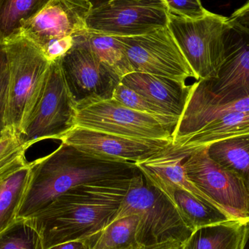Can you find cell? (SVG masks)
<instances>
[{
    "label": "cell",
    "instance_id": "2",
    "mask_svg": "<svg viewBox=\"0 0 249 249\" xmlns=\"http://www.w3.org/2000/svg\"><path fill=\"white\" fill-rule=\"evenodd\" d=\"M27 188L18 218H26L76 186L98 180L133 177L136 164L114 160L62 142L58 149L29 162Z\"/></svg>",
    "mask_w": 249,
    "mask_h": 249
},
{
    "label": "cell",
    "instance_id": "29",
    "mask_svg": "<svg viewBox=\"0 0 249 249\" xmlns=\"http://www.w3.org/2000/svg\"><path fill=\"white\" fill-rule=\"evenodd\" d=\"M9 67L4 45H0V134L8 129L6 124L8 101Z\"/></svg>",
    "mask_w": 249,
    "mask_h": 249
},
{
    "label": "cell",
    "instance_id": "5",
    "mask_svg": "<svg viewBox=\"0 0 249 249\" xmlns=\"http://www.w3.org/2000/svg\"><path fill=\"white\" fill-rule=\"evenodd\" d=\"M77 114L78 108L66 83L59 59L53 61L18 138L28 149L45 139L61 141L77 127Z\"/></svg>",
    "mask_w": 249,
    "mask_h": 249
},
{
    "label": "cell",
    "instance_id": "9",
    "mask_svg": "<svg viewBox=\"0 0 249 249\" xmlns=\"http://www.w3.org/2000/svg\"><path fill=\"white\" fill-rule=\"evenodd\" d=\"M113 36L122 44L133 72L184 82L188 78L197 80L168 26L136 36Z\"/></svg>",
    "mask_w": 249,
    "mask_h": 249
},
{
    "label": "cell",
    "instance_id": "1",
    "mask_svg": "<svg viewBox=\"0 0 249 249\" xmlns=\"http://www.w3.org/2000/svg\"><path fill=\"white\" fill-rule=\"evenodd\" d=\"M132 177L105 178L76 186L23 219L36 230L44 249L73 241L93 243L115 217Z\"/></svg>",
    "mask_w": 249,
    "mask_h": 249
},
{
    "label": "cell",
    "instance_id": "21",
    "mask_svg": "<svg viewBox=\"0 0 249 249\" xmlns=\"http://www.w3.org/2000/svg\"><path fill=\"white\" fill-rule=\"evenodd\" d=\"M51 0H0V45L16 37L22 26Z\"/></svg>",
    "mask_w": 249,
    "mask_h": 249
},
{
    "label": "cell",
    "instance_id": "15",
    "mask_svg": "<svg viewBox=\"0 0 249 249\" xmlns=\"http://www.w3.org/2000/svg\"><path fill=\"white\" fill-rule=\"evenodd\" d=\"M171 144L155 156L135 163L146 179L163 193L177 208L174 192L181 190L228 213L189 180L183 165L184 160L188 156L174 150Z\"/></svg>",
    "mask_w": 249,
    "mask_h": 249
},
{
    "label": "cell",
    "instance_id": "12",
    "mask_svg": "<svg viewBox=\"0 0 249 249\" xmlns=\"http://www.w3.org/2000/svg\"><path fill=\"white\" fill-rule=\"evenodd\" d=\"M93 7L90 0H51L22 26L18 36L40 51L54 41L80 36L88 31V18Z\"/></svg>",
    "mask_w": 249,
    "mask_h": 249
},
{
    "label": "cell",
    "instance_id": "16",
    "mask_svg": "<svg viewBox=\"0 0 249 249\" xmlns=\"http://www.w3.org/2000/svg\"><path fill=\"white\" fill-rule=\"evenodd\" d=\"M236 112H249V97L223 102L213 97L198 81L196 82L191 85L187 104L173 136L172 144L212 121Z\"/></svg>",
    "mask_w": 249,
    "mask_h": 249
},
{
    "label": "cell",
    "instance_id": "13",
    "mask_svg": "<svg viewBox=\"0 0 249 249\" xmlns=\"http://www.w3.org/2000/svg\"><path fill=\"white\" fill-rule=\"evenodd\" d=\"M223 43V58L216 77L197 81L223 102L249 97V30L228 20Z\"/></svg>",
    "mask_w": 249,
    "mask_h": 249
},
{
    "label": "cell",
    "instance_id": "33",
    "mask_svg": "<svg viewBox=\"0 0 249 249\" xmlns=\"http://www.w3.org/2000/svg\"><path fill=\"white\" fill-rule=\"evenodd\" d=\"M92 244V241L86 240L73 241L58 244L48 249H90Z\"/></svg>",
    "mask_w": 249,
    "mask_h": 249
},
{
    "label": "cell",
    "instance_id": "18",
    "mask_svg": "<svg viewBox=\"0 0 249 249\" xmlns=\"http://www.w3.org/2000/svg\"><path fill=\"white\" fill-rule=\"evenodd\" d=\"M249 135V112H236L217 118L193 134L171 144L174 150L189 156L195 151L221 141Z\"/></svg>",
    "mask_w": 249,
    "mask_h": 249
},
{
    "label": "cell",
    "instance_id": "24",
    "mask_svg": "<svg viewBox=\"0 0 249 249\" xmlns=\"http://www.w3.org/2000/svg\"><path fill=\"white\" fill-rule=\"evenodd\" d=\"M92 52L121 77L133 72L122 44L115 36L87 31L83 35Z\"/></svg>",
    "mask_w": 249,
    "mask_h": 249
},
{
    "label": "cell",
    "instance_id": "30",
    "mask_svg": "<svg viewBox=\"0 0 249 249\" xmlns=\"http://www.w3.org/2000/svg\"><path fill=\"white\" fill-rule=\"evenodd\" d=\"M27 149L26 146H23L0 162V183L27 165L25 156Z\"/></svg>",
    "mask_w": 249,
    "mask_h": 249
},
{
    "label": "cell",
    "instance_id": "25",
    "mask_svg": "<svg viewBox=\"0 0 249 249\" xmlns=\"http://www.w3.org/2000/svg\"><path fill=\"white\" fill-rule=\"evenodd\" d=\"M139 217L126 216L107 227L92 244L90 249H120L139 245L136 242V232Z\"/></svg>",
    "mask_w": 249,
    "mask_h": 249
},
{
    "label": "cell",
    "instance_id": "17",
    "mask_svg": "<svg viewBox=\"0 0 249 249\" xmlns=\"http://www.w3.org/2000/svg\"><path fill=\"white\" fill-rule=\"evenodd\" d=\"M121 82L167 115L178 118L182 115L191 89V85L187 86L186 82L147 73H129L121 78Z\"/></svg>",
    "mask_w": 249,
    "mask_h": 249
},
{
    "label": "cell",
    "instance_id": "8",
    "mask_svg": "<svg viewBox=\"0 0 249 249\" xmlns=\"http://www.w3.org/2000/svg\"><path fill=\"white\" fill-rule=\"evenodd\" d=\"M83 35L76 37L74 47L59 59L66 83L78 109L112 99L122 78L92 52Z\"/></svg>",
    "mask_w": 249,
    "mask_h": 249
},
{
    "label": "cell",
    "instance_id": "31",
    "mask_svg": "<svg viewBox=\"0 0 249 249\" xmlns=\"http://www.w3.org/2000/svg\"><path fill=\"white\" fill-rule=\"evenodd\" d=\"M23 146L24 145L20 143L17 136L10 130H7L0 139V162Z\"/></svg>",
    "mask_w": 249,
    "mask_h": 249
},
{
    "label": "cell",
    "instance_id": "19",
    "mask_svg": "<svg viewBox=\"0 0 249 249\" xmlns=\"http://www.w3.org/2000/svg\"><path fill=\"white\" fill-rule=\"evenodd\" d=\"M249 219H232L196 230L188 249H243Z\"/></svg>",
    "mask_w": 249,
    "mask_h": 249
},
{
    "label": "cell",
    "instance_id": "6",
    "mask_svg": "<svg viewBox=\"0 0 249 249\" xmlns=\"http://www.w3.org/2000/svg\"><path fill=\"white\" fill-rule=\"evenodd\" d=\"M228 17L212 13L197 20L168 14V26L197 80L217 75L222 62Z\"/></svg>",
    "mask_w": 249,
    "mask_h": 249
},
{
    "label": "cell",
    "instance_id": "22",
    "mask_svg": "<svg viewBox=\"0 0 249 249\" xmlns=\"http://www.w3.org/2000/svg\"><path fill=\"white\" fill-rule=\"evenodd\" d=\"M29 165L0 183V232L17 220L29 181Z\"/></svg>",
    "mask_w": 249,
    "mask_h": 249
},
{
    "label": "cell",
    "instance_id": "4",
    "mask_svg": "<svg viewBox=\"0 0 249 249\" xmlns=\"http://www.w3.org/2000/svg\"><path fill=\"white\" fill-rule=\"evenodd\" d=\"M4 46L9 67L6 124L18 137L43 88L51 62L23 36H16Z\"/></svg>",
    "mask_w": 249,
    "mask_h": 249
},
{
    "label": "cell",
    "instance_id": "7",
    "mask_svg": "<svg viewBox=\"0 0 249 249\" xmlns=\"http://www.w3.org/2000/svg\"><path fill=\"white\" fill-rule=\"evenodd\" d=\"M178 120L139 112L111 99L79 109L77 123L80 127L126 137L173 140Z\"/></svg>",
    "mask_w": 249,
    "mask_h": 249
},
{
    "label": "cell",
    "instance_id": "37",
    "mask_svg": "<svg viewBox=\"0 0 249 249\" xmlns=\"http://www.w3.org/2000/svg\"><path fill=\"white\" fill-rule=\"evenodd\" d=\"M181 249H188V248H187V247H186L185 244H184V245H183V247H181Z\"/></svg>",
    "mask_w": 249,
    "mask_h": 249
},
{
    "label": "cell",
    "instance_id": "28",
    "mask_svg": "<svg viewBox=\"0 0 249 249\" xmlns=\"http://www.w3.org/2000/svg\"><path fill=\"white\" fill-rule=\"evenodd\" d=\"M169 14L190 20H197L212 13L200 0H163Z\"/></svg>",
    "mask_w": 249,
    "mask_h": 249
},
{
    "label": "cell",
    "instance_id": "10",
    "mask_svg": "<svg viewBox=\"0 0 249 249\" xmlns=\"http://www.w3.org/2000/svg\"><path fill=\"white\" fill-rule=\"evenodd\" d=\"M168 14L163 0H109L93 7L88 31L109 36L143 35L166 27Z\"/></svg>",
    "mask_w": 249,
    "mask_h": 249
},
{
    "label": "cell",
    "instance_id": "26",
    "mask_svg": "<svg viewBox=\"0 0 249 249\" xmlns=\"http://www.w3.org/2000/svg\"><path fill=\"white\" fill-rule=\"evenodd\" d=\"M0 249H44L42 238L26 219L16 222L0 232Z\"/></svg>",
    "mask_w": 249,
    "mask_h": 249
},
{
    "label": "cell",
    "instance_id": "32",
    "mask_svg": "<svg viewBox=\"0 0 249 249\" xmlns=\"http://www.w3.org/2000/svg\"><path fill=\"white\" fill-rule=\"evenodd\" d=\"M228 20L231 24L249 30V0L228 17Z\"/></svg>",
    "mask_w": 249,
    "mask_h": 249
},
{
    "label": "cell",
    "instance_id": "11",
    "mask_svg": "<svg viewBox=\"0 0 249 249\" xmlns=\"http://www.w3.org/2000/svg\"><path fill=\"white\" fill-rule=\"evenodd\" d=\"M190 181L235 219H249V193L244 181L209 156L208 147L195 151L184 160Z\"/></svg>",
    "mask_w": 249,
    "mask_h": 249
},
{
    "label": "cell",
    "instance_id": "20",
    "mask_svg": "<svg viewBox=\"0 0 249 249\" xmlns=\"http://www.w3.org/2000/svg\"><path fill=\"white\" fill-rule=\"evenodd\" d=\"M208 153L221 166L238 176L249 193V135L213 143L208 147Z\"/></svg>",
    "mask_w": 249,
    "mask_h": 249
},
{
    "label": "cell",
    "instance_id": "38",
    "mask_svg": "<svg viewBox=\"0 0 249 249\" xmlns=\"http://www.w3.org/2000/svg\"><path fill=\"white\" fill-rule=\"evenodd\" d=\"M6 132H7V131H6ZM6 132H5V133H6ZM5 133H2V134H0V139H1V138H2V136H4V134Z\"/></svg>",
    "mask_w": 249,
    "mask_h": 249
},
{
    "label": "cell",
    "instance_id": "14",
    "mask_svg": "<svg viewBox=\"0 0 249 249\" xmlns=\"http://www.w3.org/2000/svg\"><path fill=\"white\" fill-rule=\"evenodd\" d=\"M61 142L97 156L133 163L155 156L172 143L171 139L126 137L80 126Z\"/></svg>",
    "mask_w": 249,
    "mask_h": 249
},
{
    "label": "cell",
    "instance_id": "3",
    "mask_svg": "<svg viewBox=\"0 0 249 249\" xmlns=\"http://www.w3.org/2000/svg\"><path fill=\"white\" fill-rule=\"evenodd\" d=\"M139 217L136 242L147 247L175 240L188 241L195 230L163 193L140 170L130 179L127 193L112 222L126 216Z\"/></svg>",
    "mask_w": 249,
    "mask_h": 249
},
{
    "label": "cell",
    "instance_id": "35",
    "mask_svg": "<svg viewBox=\"0 0 249 249\" xmlns=\"http://www.w3.org/2000/svg\"><path fill=\"white\" fill-rule=\"evenodd\" d=\"M243 249H249V220L247 224V232H246L245 241H244Z\"/></svg>",
    "mask_w": 249,
    "mask_h": 249
},
{
    "label": "cell",
    "instance_id": "27",
    "mask_svg": "<svg viewBox=\"0 0 249 249\" xmlns=\"http://www.w3.org/2000/svg\"><path fill=\"white\" fill-rule=\"evenodd\" d=\"M112 99L139 112L151 115H168L159 107L149 102L146 98L125 86L122 82L115 89Z\"/></svg>",
    "mask_w": 249,
    "mask_h": 249
},
{
    "label": "cell",
    "instance_id": "36",
    "mask_svg": "<svg viewBox=\"0 0 249 249\" xmlns=\"http://www.w3.org/2000/svg\"><path fill=\"white\" fill-rule=\"evenodd\" d=\"M140 245L131 246V247H125V248H122L120 249H136Z\"/></svg>",
    "mask_w": 249,
    "mask_h": 249
},
{
    "label": "cell",
    "instance_id": "34",
    "mask_svg": "<svg viewBox=\"0 0 249 249\" xmlns=\"http://www.w3.org/2000/svg\"><path fill=\"white\" fill-rule=\"evenodd\" d=\"M185 244V243H184ZM184 244L180 241L171 240L160 244H154V245L145 247L144 249H181Z\"/></svg>",
    "mask_w": 249,
    "mask_h": 249
},
{
    "label": "cell",
    "instance_id": "23",
    "mask_svg": "<svg viewBox=\"0 0 249 249\" xmlns=\"http://www.w3.org/2000/svg\"><path fill=\"white\" fill-rule=\"evenodd\" d=\"M174 202L195 231L203 227L235 219L184 190H177L174 192Z\"/></svg>",
    "mask_w": 249,
    "mask_h": 249
}]
</instances>
